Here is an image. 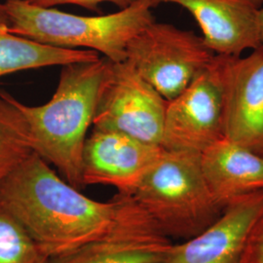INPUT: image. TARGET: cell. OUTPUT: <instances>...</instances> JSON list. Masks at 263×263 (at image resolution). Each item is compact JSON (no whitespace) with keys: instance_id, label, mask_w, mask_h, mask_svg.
Segmentation results:
<instances>
[{"instance_id":"6da1fadb","label":"cell","mask_w":263,"mask_h":263,"mask_svg":"<svg viewBox=\"0 0 263 263\" xmlns=\"http://www.w3.org/2000/svg\"><path fill=\"white\" fill-rule=\"evenodd\" d=\"M0 205L49 258L104 241L173 245L132 195L118 193L108 202L90 199L35 152L1 184Z\"/></svg>"},{"instance_id":"7a4b0ae2","label":"cell","mask_w":263,"mask_h":263,"mask_svg":"<svg viewBox=\"0 0 263 263\" xmlns=\"http://www.w3.org/2000/svg\"><path fill=\"white\" fill-rule=\"evenodd\" d=\"M107 62L106 58H99L63 66L55 94L37 106L23 104L0 91L24 115L33 152L53 164L77 189L83 186V148Z\"/></svg>"},{"instance_id":"3957f363","label":"cell","mask_w":263,"mask_h":263,"mask_svg":"<svg viewBox=\"0 0 263 263\" xmlns=\"http://www.w3.org/2000/svg\"><path fill=\"white\" fill-rule=\"evenodd\" d=\"M154 7L152 0H135L116 13L88 17L40 7L26 0L2 2L11 33L53 47L85 48L112 62L126 60L128 42L155 21Z\"/></svg>"},{"instance_id":"277c9868","label":"cell","mask_w":263,"mask_h":263,"mask_svg":"<svg viewBox=\"0 0 263 263\" xmlns=\"http://www.w3.org/2000/svg\"><path fill=\"white\" fill-rule=\"evenodd\" d=\"M132 196L168 238L198 235L224 210L208 186L201 153L191 151L164 149Z\"/></svg>"},{"instance_id":"5b68a950","label":"cell","mask_w":263,"mask_h":263,"mask_svg":"<svg viewBox=\"0 0 263 263\" xmlns=\"http://www.w3.org/2000/svg\"><path fill=\"white\" fill-rule=\"evenodd\" d=\"M216 55L202 36L152 22L128 42L126 61L168 102L178 97Z\"/></svg>"},{"instance_id":"8992f818","label":"cell","mask_w":263,"mask_h":263,"mask_svg":"<svg viewBox=\"0 0 263 263\" xmlns=\"http://www.w3.org/2000/svg\"><path fill=\"white\" fill-rule=\"evenodd\" d=\"M168 101L126 60L107 62L93 125L161 146Z\"/></svg>"},{"instance_id":"52a82bcc","label":"cell","mask_w":263,"mask_h":263,"mask_svg":"<svg viewBox=\"0 0 263 263\" xmlns=\"http://www.w3.org/2000/svg\"><path fill=\"white\" fill-rule=\"evenodd\" d=\"M223 138L263 157V44L249 56L216 55Z\"/></svg>"},{"instance_id":"ba28073f","label":"cell","mask_w":263,"mask_h":263,"mask_svg":"<svg viewBox=\"0 0 263 263\" xmlns=\"http://www.w3.org/2000/svg\"><path fill=\"white\" fill-rule=\"evenodd\" d=\"M221 138L222 90L214 59L178 97L168 102L161 147L202 153Z\"/></svg>"},{"instance_id":"9c48e42d","label":"cell","mask_w":263,"mask_h":263,"mask_svg":"<svg viewBox=\"0 0 263 263\" xmlns=\"http://www.w3.org/2000/svg\"><path fill=\"white\" fill-rule=\"evenodd\" d=\"M163 151L124 133L94 128L83 148V186L109 185L120 194L133 195Z\"/></svg>"},{"instance_id":"30bf717a","label":"cell","mask_w":263,"mask_h":263,"mask_svg":"<svg viewBox=\"0 0 263 263\" xmlns=\"http://www.w3.org/2000/svg\"><path fill=\"white\" fill-rule=\"evenodd\" d=\"M263 213V191L231 201L215 223L173 245L161 263H240L245 245Z\"/></svg>"},{"instance_id":"8fae6325","label":"cell","mask_w":263,"mask_h":263,"mask_svg":"<svg viewBox=\"0 0 263 263\" xmlns=\"http://www.w3.org/2000/svg\"><path fill=\"white\" fill-rule=\"evenodd\" d=\"M154 6L177 4L187 10L216 55L240 56L262 45L258 18L263 0H152Z\"/></svg>"},{"instance_id":"7c38bea8","label":"cell","mask_w":263,"mask_h":263,"mask_svg":"<svg viewBox=\"0 0 263 263\" xmlns=\"http://www.w3.org/2000/svg\"><path fill=\"white\" fill-rule=\"evenodd\" d=\"M208 186L224 208L234 199L263 191V157L226 138L201 153Z\"/></svg>"},{"instance_id":"4fadbf2b","label":"cell","mask_w":263,"mask_h":263,"mask_svg":"<svg viewBox=\"0 0 263 263\" xmlns=\"http://www.w3.org/2000/svg\"><path fill=\"white\" fill-rule=\"evenodd\" d=\"M100 54L87 49H65L42 44L11 33L4 13H0V77L22 70L64 66L95 61Z\"/></svg>"},{"instance_id":"5bb4252c","label":"cell","mask_w":263,"mask_h":263,"mask_svg":"<svg viewBox=\"0 0 263 263\" xmlns=\"http://www.w3.org/2000/svg\"><path fill=\"white\" fill-rule=\"evenodd\" d=\"M172 246L123 240L104 241L50 258L49 263H161Z\"/></svg>"},{"instance_id":"9a60e30c","label":"cell","mask_w":263,"mask_h":263,"mask_svg":"<svg viewBox=\"0 0 263 263\" xmlns=\"http://www.w3.org/2000/svg\"><path fill=\"white\" fill-rule=\"evenodd\" d=\"M32 152L24 115L0 94V186Z\"/></svg>"},{"instance_id":"2e32d148","label":"cell","mask_w":263,"mask_h":263,"mask_svg":"<svg viewBox=\"0 0 263 263\" xmlns=\"http://www.w3.org/2000/svg\"><path fill=\"white\" fill-rule=\"evenodd\" d=\"M26 228L0 205V263H49Z\"/></svg>"},{"instance_id":"e0dca14e","label":"cell","mask_w":263,"mask_h":263,"mask_svg":"<svg viewBox=\"0 0 263 263\" xmlns=\"http://www.w3.org/2000/svg\"><path fill=\"white\" fill-rule=\"evenodd\" d=\"M240 263H263V213L249 234Z\"/></svg>"},{"instance_id":"ac0fdd59","label":"cell","mask_w":263,"mask_h":263,"mask_svg":"<svg viewBox=\"0 0 263 263\" xmlns=\"http://www.w3.org/2000/svg\"><path fill=\"white\" fill-rule=\"evenodd\" d=\"M28 3L40 7H54L57 5H76L91 11H100V4L109 2L116 5L119 9L130 6L135 0H26Z\"/></svg>"},{"instance_id":"d6986e66","label":"cell","mask_w":263,"mask_h":263,"mask_svg":"<svg viewBox=\"0 0 263 263\" xmlns=\"http://www.w3.org/2000/svg\"><path fill=\"white\" fill-rule=\"evenodd\" d=\"M258 24H259V32H260V38L263 44V8L260 10L259 18H258Z\"/></svg>"},{"instance_id":"ffe728a7","label":"cell","mask_w":263,"mask_h":263,"mask_svg":"<svg viewBox=\"0 0 263 263\" xmlns=\"http://www.w3.org/2000/svg\"><path fill=\"white\" fill-rule=\"evenodd\" d=\"M0 13H3V10H2V2L0 1Z\"/></svg>"}]
</instances>
